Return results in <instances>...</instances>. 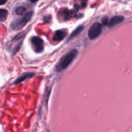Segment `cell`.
I'll list each match as a JSON object with an SVG mask.
<instances>
[{
	"label": "cell",
	"mask_w": 132,
	"mask_h": 132,
	"mask_svg": "<svg viewBox=\"0 0 132 132\" xmlns=\"http://www.w3.org/2000/svg\"><path fill=\"white\" fill-rule=\"evenodd\" d=\"M77 55V50L76 49L71 50L70 52L64 55L61 59L59 60V63L57 64L55 67V70L57 72H60L63 71L68 67V66L73 61V59Z\"/></svg>",
	"instance_id": "obj_1"
},
{
	"label": "cell",
	"mask_w": 132,
	"mask_h": 132,
	"mask_svg": "<svg viewBox=\"0 0 132 132\" xmlns=\"http://www.w3.org/2000/svg\"><path fill=\"white\" fill-rule=\"evenodd\" d=\"M34 14L33 11H29L26 13L22 18L19 19H15L14 21L12 22L10 24V27L12 30H19L23 28L32 18V15Z\"/></svg>",
	"instance_id": "obj_2"
},
{
	"label": "cell",
	"mask_w": 132,
	"mask_h": 132,
	"mask_svg": "<svg viewBox=\"0 0 132 132\" xmlns=\"http://www.w3.org/2000/svg\"><path fill=\"white\" fill-rule=\"evenodd\" d=\"M24 37V32H21V33L17 34L12 39L9 41L7 45V49L9 51L14 54L16 53L18 50L20 49L21 45L23 43V39Z\"/></svg>",
	"instance_id": "obj_3"
},
{
	"label": "cell",
	"mask_w": 132,
	"mask_h": 132,
	"mask_svg": "<svg viewBox=\"0 0 132 132\" xmlns=\"http://www.w3.org/2000/svg\"><path fill=\"white\" fill-rule=\"evenodd\" d=\"M102 32V25L100 23H94L88 30V37L90 39L97 38Z\"/></svg>",
	"instance_id": "obj_4"
},
{
	"label": "cell",
	"mask_w": 132,
	"mask_h": 132,
	"mask_svg": "<svg viewBox=\"0 0 132 132\" xmlns=\"http://www.w3.org/2000/svg\"><path fill=\"white\" fill-rule=\"evenodd\" d=\"M31 43L34 50L36 53H41L44 50V42L41 38L37 36H34L31 38Z\"/></svg>",
	"instance_id": "obj_5"
},
{
	"label": "cell",
	"mask_w": 132,
	"mask_h": 132,
	"mask_svg": "<svg viewBox=\"0 0 132 132\" xmlns=\"http://www.w3.org/2000/svg\"><path fill=\"white\" fill-rule=\"evenodd\" d=\"M124 17L121 16V15H116L114 16L113 18H112L111 19V20L110 21L109 23H108V26L110 27H112L116 26V24H118L119 23H122L124 20Z\"/></svg>",
	"instance_id": "obj_6"
},
{
	"label": "cell",
	"mask_w": 132,
	"mask_h": 132,
	"mask_svg": "<svg viewBox=\"0 0 132 132\" xmlns=\"http://www.w3.org/2000/svg\"><path fill=\"white\" fill-rule=\"evenodd\" d=\"M67 36V32L64 30H59L55 32V34L54 36V40L56 41H59L63 40L64 37Z\"/></svg>",
	"instance_id": "obj_7"
},
{
	"label": "cell",
	"mask_w": 132,
	"mask_h": 132,
	"mask_svg": "<svg viewBox=\"0 0 132 132\" xmlns=\"http://www.w3.org/2000/svg\"><path fill=\"white\" fill-rule=\"evenodd\" d=\"M34 76V73H26L23 74L22 76H21L20 77H18L16 79V81H15V84L19 83V82H21L23 81H24V80L27 79L28 78H30L32 76Z\"/></svg>",
	"instance_id": "obj_8"
},
{
	"label": "cell",
	"mask_w": 132,
	"mask_h": 132,
	"mask_svg": "<svg viewBox=\"0 0 132 132\" xmlns=\"http://www.w3.org/2000/svg\"><path fill=\"white\" fill-rule=\"evenodd\" d=\"M15 14L18 15H24L26 14V8L23 6H19L15 9Z\"/></svg>",
	"instance_id": "obj_9"
},
{
	"label": "cell",
	"mask_w": 132,
	"mask_h": 132,
	"mask_svg": "<svg viewBox=\"0 0 132 132\" xmlns=\"http://www.w3.org/2000/svg\"><path fill=\"white\" fill-rule=\"evenodd\" d=\"M8 15V11L5 9H0V21L6 20Z\"/></svg>",
	"instance_id": "obj_10"
},
{
	"label": "cell",
	"mask_w": 132,
	"mask_h": 132,
	"mask_svg": "<svg viewBox=\"0 0 132 132\" xmlns=\"http://www.w3.org/2000/svg\"><path fill=\"white\" fill-rule=\"evenodd\" d=\"M82 29H83V27H82V26H80V27H79L78 28H77V29L73 31V33L72 34V35H71V36H70V37L69 39H68V40L71 39L73 38V37H74L77 36V35H78L79 34L80 32H81V31H82Z\"/></svg>",
	"instance_id": "obj_11"
},
{
	"label": "cell",
	"mask_w": 132,
	"mask_h": 132,
	"mask_svg": "<svg viewBox=\"0 0 132 132\" xmlns=\"http://www.w3.org/2000/svg\"><path fill=\"white\" fill-rule=\"evenodd\" d=\"M103 22L104 24H107L108 23V18L107 17H105L103 19Z\"/></svg>",
	"instance_id": "obj_12"
},
{
	"label": "cell",
	"mask_w": 132,
	"mask_h": 132,
	"mask_svg": "<svg viewBox=\"0 0 132 132\" xmlns=\"http://www.w3.org/2000/svg\"><path fill=\"white\" fill-rule=\"evenodd\" d=\"M6 2V1H0V5H3V4H5Z\"/></svg>",
	"instance_id": "obj_13"
}]
</instances>
